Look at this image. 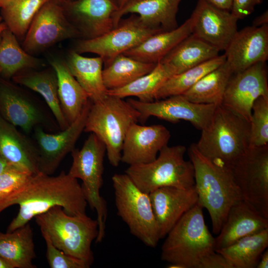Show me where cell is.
<instances>
[{"label": "cell", "mask_w": 268, "mask_h": 268, "mask_svg": "<svg viewBox=\"0 0 268 268\" xmlns=\"http://www.w3.org/2000/svg\"><path fill=\"white\" fill-rule=\"evenodd\" d=\"M14 204H18L19 209L7 232L25 225L56 206L62 207L69 215L85 214L87 202L77 179L62 171L56 176L41 172L32 175L0 201V212Z\"/></svg>", "instance_id": "6da1fadb"}, {"label": "cell", "mask_w": 268, "mask_h": 268, "mask_svg": "<svg viewBox=\"0 0 268 268\" xmlns=\"http://www.w3.org/2000/svg\"><path fill=\"white\" fill-rule=\"evenodd\" d=\"M188 153L194 168L198 203L208 211L212 232L217 234L231 206L243 200L241 193L228 166L203 156L195 143Z\"/></svg>", "instance_id": "7a4b0ae2"}, {"label": "cell", "mask_w": 268, "mask_h": 268, "mask_svg": "<svg viewBox=\"0 0 268 268\" xmlns=\"http://www.w3.org/2000/svg\"><path fill=\"white\" fill-rule=\"evenodd\" d=\"M203 208L197 203L166 236L161 259L170 268H198L201 260L215 251V238L205 224Z\"/></svg>", "instance_id": "3957f363"}, {"label": "cell", "mask_w": 268, "mask_h": 268, "mask_svg": "<svg viewBox=\"0 0 268 268\" xmlns=\"http://www.w3.org/2000/svg\"><path fill=\"white\" fill-rule=\"evenodd\" d=\"M195 145L205 157L228 166L250 148V123L222 105H217Z\"/></svg>", "instance_id": "277c9868"}, {"label": "cell", "mask_w": 268, "mask_h": 268, "mask_svg": "<svg viewBox=\"0 0 268 268\" xmlns=\"http://www.w3.org/2000/svg\"><path fill=\"white\" fill-rule=\"evenodd\" d=\"M36 222L54 245L66 254L84 262L88 268L94 262L91 244L98 234L97 220L86 214L71 215L56 206L37 215Z\"/></svg>", "instance_id": "5b68a950"}, {"label": "cell", "mask_w": 268, "mask_h": 268, "mask_svg": "<svg viewBox=\"0 0 268 268\" xmlns=\"http://www.w3.org/2000/svg\"><path fill=\"white\" fill-rule=\"evenodd\" d=\"M139 116L127 101L108 95L101 101L92 102L84 132L95 134L103 142L110 164L117 167L127 131Z\"/></svg>", "instance_id": "8992f818"}, {"label": "cell", "mask_w": 268, "mask_h": 268, "mask_svg": "<svg viewBox=\"0 0 268 268\" xmlns=\"http://www.w3.org/2000/svg\"><path fill=\"white\" fill-rule=\"evenodd\" d=\"M184 145L165 146L153 161L130 165L125 173L141 191L149 194L163 187L188 189L195 186V171L186 161Z\"/></svg>", "instance_id": "52a82bcc"}, {"label": "cell", "mask_w": 268, "mask_h": 268, "mask_svg": "<svg viewBox=\"0 0 268 268\" xmlns=\"http://www.w3.org/2000/svg\"><path fill=\"white\" fill-rule=\"evenodd\" d=\"M106 147L95 134L90 133L81 149L71 152L72 162L67 173L82 181L81 187L86 201L97 213L98 234L96 243H100L105 234L107 208L100 191L103 185L104 158Z\"/></svg>", "instance_id": "ba28073f"}, {"label": "cell", "mask_w": 268, "mask_h": 268, "mask_svg": "<svg viewBox=\"0 0 268 268\" xmlns=\"http://www.w3.org/2000/svg\"><path fill=\"white\" fill-rule=\"evenodd\" d=\"M112 181L118 215L133 235L155 248L160 238L149 194L139 190L125 173L114 174Z\"/></svg>", "instance_id": "9c48e42d"}, {"label": "cell", "mask_w": 268, "mask_h": 268, "mask_svg": "<svg viewBox=\"0 0 268 268\" xmlns=\"http://www.w3.org/2000/svg\"><path fill=\"white\" fill-rule=\"evenodd\" d=\"M164 31L152 28L134 13L121 18L118 25L104 34L91 39H80L74 51L79 53H94L108 66L118 55L132 49L156 33Z\"/></svg>", "instance_id": "30bf717a"}, {"label": "cell", "mask_w": 268, "mask_h": 268, "mask_svg": "<svg viewBox=\"0 0 268 268\" xmlns=\"http://www.w3.org/2000/svg\"><path fill=\"white\" fill-rule=\"evenodd\" d=\"M227 166L243 200L268 218V144L250 147Z\"/></svg>", "instance_id": "8fae6325"}, {"label": "cell", "mask_w": 268, "mask_h": 268, "mask_svg": "<svg viewBox=\"0 0 268 268\" xmlns=\"http://www.w3.org/2000/svg\"><path fill=\"white\" fill-rule=\"evenodd\" d=\"M80 38L66 17L60 0H49L39 10L25 36L22 48L30 54L60 41Z\"/></svg>", "instance_id": "7c38bea8"}, {"label": "cell", "mask_w": 268, "mask_h": 268, "mask_svg": "<svg viewBox=\"0 0 268 268\" xmlns=\"http://www.w3.org/2000/svg\"><path fill=\"white\" fill-rule=\"evenodd\" d=\"M0 115L27 134L37 127L51 131L59 129L55 120L42 105L17 87L6 82H0Z\"/></svg>", "instance_id": "4fadbf2b"}, {"label": "cell", "mask_w": 268, "mask_h": 268, "mask_svg": "<svg viewBox=\"0 0 268 268\" xmlns=\"http://www.w3.org/2000/svg\"><path fill=\"white\" fill-rule=\"evenodd\" d=\"M127 101L139 113L138 121L141 123L154 116L171 123L187 121L201 131L209 124L217 106L194 103L183 95L149 102L132 98L128 99Z\"/></svg>", "instance_id": "5bb4252c"}, {"label": "cell", "mask_w": 268, "mask_h": 268, "mask_svg": "<svg viewBox=\"0 0 268 268\" xmlns=\"http://www.w3.org/2000/svg\"><path fill=\"white\" fill-rule=\"evenodd\" d=\"M91 104L89 100L77 119L60 133L49 134L41 127L34 129L39 172L51 175L65 157L75 148L77 140L84 132Z\"/></svg>", "instance_id": "9a60e30c"}, {"label": "cell", "mask_w": 268, "mask_h": 268, "mask_svg": "<svg viewBox=\"0 0 268 268\" xmlns=\"http://www.w3.org/2000/svg\"><path fill=\"white\" fill-rule=\"evenodd\" d=\"M260 96L268 97L266 62L258 63L233 74L221 105L250 123L252 106Z\"/></svg>", "instance_id": "2e32d148"}, {"label": "cell", "mask_w": 268, "mask_h": 268, "mask_svg": "<svg viewBox=\"0 0 268 268\" xmlns=\"http://www.w3.org/2000/svg\"><path fill=\"white\" fill-rule=\"evenodd\" d=\"M60 0L66 17L81 39L95 38L114 28L113 16L119 9L117 0Z\"/></svg>", "instance_id": "e0dca14e"}, {"label": "cell", "mask_w": 268, "mask_h": 268, "mask_svg": "<svg viewBox=\"0 0 268 268\" xmlns=\"http://www.w3.org/2000/svg\"><path fill=\"white\" fill-rule=\"evenodd\" d=\"M192 33L217 49L225 51L237 32L236 18L230 11L199 0L192 15Z\"/></svg>", "instance_id": "ac0fdd59"}, {"label": "cell", "mask_w": 268, "mask_h": 268, "mask_svg": "<svg viewBox=\"0 0 268 268\" xmlns=\"http://www.w3.org/2000/svg\"><path fill=\"white\" fill-rule=\"evenodd\" d=\"M170 136L169 131L163 125L133 123L123 142L121 162L130 166L153 161L160 150L167 145Z\"/></svg>", "instance_id": "d6986e66"}, {"label": "cell", "mask_w": 268, "mask_h": 268, "mask_svg": "<svg viewBox=\"0 0 268 268\" xmlns=\"http://www.w3.org/2000/svg\"><path fill=\"white\" fill-rule=\"evenodd\" d=\"M233 74L268 59V24L247 26L237 31L224 51Z\"/></svg>", "instance_id": "ffe728a7"}, {"label": "cell", "mask_w": 268, "mask_h": 268, "mask_svg": "<svg viewBox=\"0 0 268 268\" xmlns=\"http://www.w3.org/2000/svg\"><path fill=\"white\" fill-rule=\"evenodd\" d=\"M149 195L160 239L165 237L181 217L198 202L195 186L188 189L163 187Z\"/></svg>", "instance_id": "44dd1931"}, {"label": "cell", "mask_w": 268, "mask_h": 268, "mask_svg": "<svg viewBox=\"0 0 268 268\" xmlns=\"http://www.w3.org/2000/svg\"><path fill=\"white\" fill-rule=\"evenodd\" d=\"M268 228V218L247 201L241 200L230 208L215 238V250L226 247L240 239Z\"/></svg>", "instance_id": "7402d4cb"}, {"label": "cell", "mask_w": 268, "mask_h": 268, "mask_svg": "<svg viewBox=\"0 0 268 268\" xmlns=\"http://www.w3.org/2000/svg\"><path fill=\"white\" fill-rule=\"evenodd\" d=\"M182 0H129L113 16L114 27L128 13L138 15L147 26L170 31L178 25L176 16Z\"/></svg>", "instance_id": "603a6c76"}, {"label": "cell", "mask_w": 268, "mask_h": 268, "mask_svg": "<svg viewBox=\"0 0 268 268\" xmlns=\"http://www.w3.org/2000/svg\"><path fill=\"white\" fill-rule=\"evenodd\" d=\"M0 155L10 164L25 168L34 174L39 172L36 144L0 115Z\"/></svg>", "instance_id": "cb8c5ba5"}, {"label": "cell", "mask_w": 268, "mask_h": 268, "mask_svg": "<svg viewBox=\"0 0 268 268\" xmlns=\"http://www.w3.org/2000/svg\"><path fill=\"white\" fill-rule=\"evenodd\" d=\"M192 33L190 17L176 28L153 34L124 54L142 62L156 64Z\"/></svg>", "instance_id": "d4e9b609"}, {"label": "cell", "mask_w": 268, "mask_h": 268, "mask_svg": "<svg viewBox=\"0 0 268 268\" xmlns=\"http://www.w3.org/2000/svg\"><path fill=\"white\" fill-rule=\"evenodd\" d=\"M219 53L215 48L191 34L159 62L174 75L216 57Z\"/></svg>", "instance_id": "484cf974"}, {"label": "cell", "mask_w": 268, "mask_h": 268, "mask_svg": "<svg viewBox=\"0 0 268 268\" xmlns=\"http://www.w3.org/2000/svg\"><path fill=\"white\" fill-rule=\"evenodd\" d=\"M16 83L40 94L45 100L61 131L69 125L63 113L58 94V79L53 70L20 71L13 76Z\"/></svg>", "instance_id": "4316f807"}, {"label": "cell", "mask_w": 268, "mask_h": 268, "mask_svg": "<svg viewBox=\"0 0 268 268\" xmlns=\"http://www.w3.org/2000/svg\"><path fill=\"white\" fill-rule=\"evenodd\" d=\"M66 64L92 103L101 101L107 96L102 77L103 62L100 57H85L74 50L69 53Z\"/></svg>", "instance_id": "83f0119b"}, {"label": "cell", "mask_w": 268, "mask_h": 268, "mask_svg": "<svg viewBox=\"0 0 268 268\" xmlns=\"http://www.w3.org/2000/svg\"><path fill=\"white\" fill-rule=\"evenodd\" d=\"M57 77L58 94L63 113L68 123L74 121L89 101V97L69 71L66 63H51Z\"/></svg>", "instance_id": "f1b7e54d"}, {"label": "cell", "mask_w": 268, "mask_h": 268, "mask_svg": "<svg viewBox=\"0 0 268 268\" xmlns=\"http://www.w3.org/2000/svg\"><path fill=\"white\" fill-rule=\"evenodd\" d=\"M0 257L14 268H35L33 232L29 222L10 232H0Z\"/></svg>", "instance_id": "f546056e"}, {"label": "cell", "mask_w": 268, "mask_h": 268, "mask_svg": "<svg viewBox=\"0 0 268 268\" xmlns=\"http://www.w3.org/2000/svg\"><path fill=\"white\" fill-rule=\"evenodd\" d=\"M233 74L225 61L220 66L204 75L182 95L194 103L221 105L227 85Z\"/></svg>", "instance_id": "4dcf8cb0"}, {"label": "cell", "mask_w": 268, "mask_h": 268, "mask_svg": "<svg viewBox=\"0 0 268 268\" xmlns=\"http://www.w3.org/2000/svg\"><path fill=\"white\" fill-rule=\"evenodd\" d=\"M268 246V228L246 236L226 247L215 250L233 268H256Z\"/></svg>", "instance_id": "1f68e13d"}, {"label": "cell", "mask_w": 268, "mask_h": 268, "mask_svg": "<svg viewBox=\"0 0 268 268\" xmlns=\"http://www.w3.org/2000/svg\"><path fill=\"white\" fill-rule=\"evenodd\" d=\"M156 65L120 54L103 69L104 84L107 90L123 87L150 72Z\"/></svg>", "instance_id": "d6a6232c"}, {"label": "cell", "mask_w": 268, "mask_h": 268, "mask_svg": "<svg viewBox=\"0 0 268 268\" xmlns=\"http://www.w3.org/2000/svg\"><path fill=\"white\" fill-rule=\"evenodd\" d=\"M0 39V75L5 78L14 76L25 69L37 67L40 62L27 53L18 43L16 36L7 28Z\"/></svg>", "instance_id": "836d02e7"}, {"label": "cell", "mask_w": 268, "mask_h": 268, "mask_svg": "<svg viewBox=\"0 0 268 268\" xmlns=\"http://www.w3.org/2000/svg\"><path fill=\"white\" fill-rule=\"evenodd\" d=\"M173 75L168 67L158 62L150 72L123 87L107 90V94L122 99L134 96L142 102H152L158 89Z\"/></svg>", "instance_id": "e575fe53"}, {"label": "cell", "mask_w": 268, "mask_h": 268, "mask_svg": "<svg viewBox=\"0 0 268 268\" xmlns=\"http://www.w3.org/2000/svg\"><path fill=\"white\" fill-rule=\"evenodd\" d=\"M225 61L224 54L219 55L182 72L173 75L158 89L155 100L183 94L204 75L220 66Z\"/></svg>", "instance_id": "d590c367"}, {"label": "cell", "mask_w": 268, "mask_h": 268, "mask_svg": "<svg viewBox=\"0 0 268 268\" xmlns=\"http://www.w3.org/2000/svg\"><path fill=\"white\" fill-rule=\"evenodd\" d=\"M49 0H13L1 8L2 19L16 37H25L36 13Z\"/></svg>", "instance_id": "8d00e7d4"}, {"label": "cell", "mask_w": 268, "mask_h": 268, "mask_svg": "<svg viewBox=\"0 0 268 268\" xmlns=\"http://www.w3.org/2000/svg\"><path fill=\"white\" fill-rule=\"evenodd\" d=\"M268 144V97L260 96L254 102L250 122V147Z\"/></svg>", "instance_id": "74e56055"}, {"label": "cell", "mask_w": 268, "mask_h": 268, "mask_svg": "<svg viewBox=\"0 0 268 268\" xmlns=\"http://www.w3.org/2000/svg\"><path fill=\"white\" fill-rule=\"evenodd\" d=\"M33 174L25 168L9 164L0 174V201L20 187Z\"/></svg>", "instance_id": "f35d334b"}, {"label": "cell", "mask_w": 268, "mask_h": 268, "mask_svg": "<svg viewBox=\"0 0 268 268\" xmlns=\"http://www.w3.org/2000/svg\"><path fill=\"white\" fill-rule=\"evenodd\" d=\"M46 244V257L51 268H89L82 261L66 254L55 247L48 234L41 230Z\"/></svg>", "instance_id": "ab89813d"}, {"label": "cell", "mask_w": 268, "mask_h": 268, "mask_svg": "<svg viewBox=\"0 0 268 268\" xmlns=\"http://www.w3.org/2000/svg\"><path fill=\"white\" fill-rule=\"evenodd\" d=\"M263 0H233L230 12L238 20L250 15Z\"/></svg>", "instance_id": "60d3db41"}, {"label": "cell", "mask_w": 268, "mask_h": 268, "mask_svg": "<svg viewBox=\"0 0 268 268\" xmlns=\"http://www.w3.org/2000/svg\"><path fill=\"white\" fill-rule=\"evenodd\" d=\"M198 268H233L230 263L215 251L205 256L200 262Z\"/></svg>", "instance_id": "b9f144b4"}, {"label": "cell", "mask_w": 268, "mask_h": 268, "mask_svg": "<svg viewBox=\"0 0 268 268\" xmlns=\"http://www.w3.org/2000/svg\"><path fill=\"white\" fill-rule=\"evenodd\" d=\"M208 2L219 8L231 10L233 0H205Z\"/></svg>", "instance_id": "7bdbcfd3"}, {"label": "cell", "mask_w": 268, "mask_h": 268, "mask_svg": "<svg viewBox=\"0 0 268 268\" xmlns=\"http://www.w3.org/2000/svg\"><path fill=\"white\" fill-rule=\"evenodd\" d=\"M268 24V11L266 10L257 17L253 22V26L260 27Z\"/></svg>", "instance_id": "ee69618b"}, {"label": "cell", "mask_w": 268, "mask_h": 268, "mask_svg": "<svg viewBox=\"0 0 268 268\" xmlns=\"http://www.w3.org/2000/svg\"><path fill=\"white\" fill-rule=\"evenodd\" d=\"M268 268V250L266 249L262 253L256 268Z\"/></svg>", "instance_id": "f6af8a7d"}, {"label": "cell", "mask_w": 268, "mask_h": 268, "mask_svg": "<svg viewBox=\"0 0 268 268\" xmlns=\"http://www.w3.org/2000/svg\"><path fill=\"white\" fill-rule=\"evenodd\" d=\"M0 268H14L13 266L4 258L0 257Z\"/></svg>", "instance_id": "bcb514c9"}, {"label": "cell", "mask_w": 268, "mask_h": 268, "mask_svg": "<svg viewBox=\"0 0 268 268\" xmlns=\"http://www.w3.org/2000/svg\"><path fill=\"white\" fill-rule=\"evenodd\" d=\"M9 164L0 155V174Z\"/></svg>", "instance_id": "7dc6e473"}, {"label": "cell", "mask_w": 268, "mask_h": 268, "mask_svg": "<svg viewBox=\"0 0 268 268\" xmlns=\"http://www.w3.org/2000/svg\"><path fill=\"white\" fill-rule=\"evenodd\" d=\"M2 20V17L0 16V38L3 31L7 28L5 23L4 22H1Z\"/></svg>", "instance_id": "c3c4849f"}, {"label": "cell", "mask_w": 268, "mask_h": 268, "mask_svg": "<svg viewBox=\"0 0 268 268\" xmlns=\"http://www.w3.org/2000/svg\"><path fill=\"white\" fill-rule=\"evenodd\" d=\"M13 0H0V8H2L7 5Z\"/></svg>", "instance_id": "681fc988"}, {"label": "cell", "mask_w": 268, "mask_h": 268, "mask_svg": "<svg viewBox=\"0 0 268 268\" xmlns=\"http://www.w3.org/2000/svg\"><path fill=\"white\" fill-rule=\"evenodd\" d=\"M129 0H117L119 9L122 7Z\"/></svg>", "instance_id": "f907efd6"}, {"label": "cell", "mask_w": 268, "mask_h": 268, "mask_svg": "<svg viewBox=\"0 0 268 268\" xmlns=\"http://www.w3.org/2000/svg\"></svg>", "instance_id": "816d5d0a"}, {"label": "cell", "mask_w": 268, "mask_h": 268, "mask_svg": "<svg viewBox=\"0 0 268 268\" xmlns=\"http://www.w3.org/2000/svg\"></svg>", "instance_id": "f5cc1de1"}]
</instances>
